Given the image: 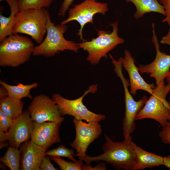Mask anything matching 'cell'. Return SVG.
Masks as SVG:
<instances>
[{
    "instance_id": "1",
    "label": "cell",
    "mask_w": 170,
    "mask_h": 170,
    "mask_svg": "<svg viewBox=\"0 0 170 170\" xmlns=\"http://www.w3.org/2000/svg\"><path fill=\"white\" fill-rule=\"evenodd\" d=\"M105 142L102 146L103 153L97 156L87 155L83 161L90 165L92 162L103 161L118 170H133L136 159V154L130 136L121 142L114 141L105 135Z\"/></svg>"
},
{
    "instance_id": "2",
    "label": "cell",
    "mask_w": 170,
    "mask_h": 170,
    "mask_svg": "<svg viewBox=\"0 0 170 170\" xmlns=\"http://www.w3.org/2000/svg\"><path fill=\"white\" fill-rule=\"evenodd\" d=\"M0 43V65L17 67L28 61L34 44L28 37L19 34L7 37Z\"/></svg>"
},
{
    "instance_id": "3",
    "label": "cell",
    "mask_w": 170,
    "mask_h": 170,
    "mask_svg": "<svg viewBox=\"0 0 170 170\" xmlns=\"http://www.w3.org/2000/svg\"><path fill=\"white\" fill-rule=\"evenodd\" d=\"M46 15V36L40 44L35 46L32 55L49 57L65 50L77 52L79 48L77 43L66 40L64 36L67 29V26L61 24L55 25L51 21L49 12L47 10Z\"/></svg>"
},
{
    "instance_id": "4",
    "label": "cell",
    "mask_w": 170,
    "mask_h": 170,
    "mask_svg": "<svg viewBox=\"0 0 170 170\" xmlns=\"http://www.w3.org/2000/svg\"><path fill=\"white\" fill-rule=\"evenodd\" d=\"M113 30L109 31L98 30V37L89 41H84L77 43L79 48L88 52L86 60L92 65L98 64L102 58L107 57V54L119 44H122L124 40L118 35V21L110 24Z\"/></svg>"
},
{
    "instance_id": "5",
    "label": "cell",
    "mask_w": 170,
    "mask_h": 170,
    "mask_svg": "<svg viewBox=\"0 0 170 170\" xmlns=\"http://www.w3.org/2000/svg\"><path fill=\"white\" fill-rule=\"evenodd\" d=\"M170 91V83L164 82L156 85L153 93L148 98L143 108L137 113L135 121L145 118L157 122L162 126L170 121V107L166 97Z\"/></svg>"
},
{
    "instance_id": "6",
    "label": "cell",
    "mask_w": 170,
    "mask_h": 170,
    "mask_svg": "<svg viewBox=\"0 0 170 170\" xmlns=\"http://www.w3.org/2000/svg\"><path fill=\"white\" fill-rule=\"evenodd\" d=\"M45 8L19 11L16 15L13 34L23 33L39 44L46 32L47 17Z\"/></svg>"
},
{
    "instance_id": "7",
    "label": "cell",
    "mask_w": 170,
    "mask_h": 170,
    "mask_svg": "<svg viewBox=\"0 0 170 170\" xmlns=\"http://www.w3.org/2000/svg\"><path fill=\"white\" fill-rule=\"evenodd\" d=\"M97 90L98 85L93 84L89 87L82 95L76 99H66L57 93L53 94L52 99L57 105L62 116L67 115L73 116L77 120H83L88 122H99L105 120V116L90 111L83 103V99L87 94L90 93L94 94Z\"/></svg>"
},
{
    "instance_id": "8",
    "label": "cell",
    "mask_w": 170,
    "mask_h": 170,
    "mask_svg": "<svg viewBox=\"0 0 170 170\" xmlns=\"http://www.w3.org/2000/svg\"><path fill=\"white\" fill-rule=\"evenodd\" d=\"M108 10V5L105 3L99 2L96 0H85L69 9L68 18L60 24H65L72 20L78 22L80 28L77 35L80 39L84 42L86 40L83 39L82 33L84 26L88 23L93 24V17L95 14L100 13L104 15Z\"/></svg>"
},
{
    "instance_id": "9",
    "label": "cell",
    "mask_w": 170,
    "mask_h": 170,
    "mask_svg": "<svg viewBox=\"0 0 170 170\" xmlns=\"http://www.w3.org/2000/svg\"><path fill=\"white\" fill-rule=\"evenodd\" d=\"M116 73L121 80L124 91L125 110V116L122 120V130L124 139H127L134 131L136 128V116L144 106L148 98L144 95L138 101L135 100L128 89L130 86L129 81L124 77L122 70H117Z\"/></svg>"
},
{
    "instance_id": "10",
    "label": "cell",
    "mask_w": 170,
    "mask_h": 170,
    "mask_svg": "<svg viewBox=\"0 0 170 170\" xmlns=\"http://www.w3.org/2000/svg\"><path fill=\"white\" fill-rule=\"evenodd\" d=\"M27 110L32 121L38 123L51 122L61 124L64 120L55 101L44 94L34 97Z\"/></svg>"
},
{
    "instance_id": "11",
    "label": "cell",
    "mask_w": 170,
    "mask_h": 170,
    "mask_svg": "<svg viewBox=\"0 0 170 170\" xmlns=\"http://www.w3.org/2000/svg\"><path fill=\"white\" fill-rule=\"evenodd\" d=\"M76 130V137L70 144L75 149V156L83 161L87 156L86 152L89 145L98 138L102 133V129L99 122H90L86 123L82 120L73 119Z\"/></svg>"
},
{
    "instance_id": "12",
    "label": "cell",
    "mask_w": 170,
    "mask_h": 170,
    "mask_svg": "<svg viewBox=\"0 0 170 170\" xmlns=\"http://www.w3.org/2000/svg\"><path fill=\"white\" fill-rule=\"evenodd\" d=\"M155 24H152V41L156 50L155 58L150 63L146 65H139L137 66L141 74L147 73L150 77L154 78L156 85L164 82L170 68V55L161 51L158 38L156 34Z\"/></svg>"
},
{
    "instance_id": "13",
    "label": "cell",
    "mask_w": 170,
    "mask_h": 170,
    "mask_svg": "<svg viewBox=\"0 0 170 170\" xmlns=\"http://www.w3.org/2000/svg\"><path fill=\"white\" fill-rule=\"evenodd\" d=\"M33 128V121L27 110H25L14 120L7 132L10 146L18 148L23 143L31 138Z\"/></svg>"
},
{
    "instance_id": "14",
    "label": "cell",
    "mask_w": 170,
    "mask_h": 170,
    "mask_svg": "<svg viewBox=\"0 0 170 170\" xmlns=\"http://www.w3.org/2000/svg\"><path fill=\"white\" fill-rule=\"evenodd\" d=\"M33 123L31 140L36 144L47 149L61 141L59 131L61 123L51 122H33Z\"/></svg>"
},
{
    "instance_id": "15",
    "label": "cell",
    "mask_w": 170,
    "mask_h": 170,
    "mask_svg": "<svg viewBox=\"0 0 170 170\" xmlns=\"http://www.w3.org/2000/svg\"><path fill=\"white\" fill-rule=\"evenodd\" d=\"M124 54V57H122V64L129 75L130 91L131 94L135 95L138 90H141L151 94L156 87L154 84L147 83L141 76L135 64L134 59L129 51L125 50Z\"/></svg>"
},
{
    "instance_id": "16",
    "label": "cell",
    "mask_w": 170,
    "mask_h": 170,
    "mask_svg": "<svg viewBox=\"0 0 170 170\" xmlns=\"http://www.w3.org/2000/svg\"><path fill=\"white\" fill-rule=\"evenodd\" d=\"M20 168L22 170H39L47 149L28 140L20 147Z\"/></svg>"
},
{
    "instance_id": "17",
    "label": "cell",
    "mask_w": 170,
    "mask_h": 170,
    "mask_svg": "<svg viewBox=\"0 0 170 170\" xmlns=\"http://www.w3.org/2000/svg\"><path fill=\"white\" fill-rule=\"evenodd\" d=\"M132 144L136 156L133 170L152 168L163 165V157L143 149L133 141Z\"/></svg>"
},
{
    "instance_id": "18",
    "label": "cell",
    "mask_w": 170,
    "mask_h": 170,
    "mask_svg": "<svg viewBox=\"0 0 170 170\" xmlns=\"http://www.w3.org/2000/svg\"><path fill=\"white\" fill-rule=\"evenodd\" d=\"M6 1L9 5L10 14L8 17L0 14V42L13 34L14 21L17 14L20 11L18 0H0Z\"/></svg>"
},
{
    "instance_id": "19",
    "label": "cell",
    "mask_w": 170,
    "mask_h": 170,
    "mask_svg": "<svg viewBox=\"0 0 170 170\" xmlns=\"http://www.w3.org/2000/svg\"><path fill=\"white\" fill-rule=\"evenodd\" d=\"M127 3L131 2L135 6L136 11L133 17L136 19L143 17L147 13L155 12L166 16L165 11L158 0H125Z\"/></svg>"
},
{
    "instance_id": "20",
    "label": "cell",
    "mask_w": 170,
    "mask_h": 170,
    "mask_svg": "<svg viewBox=\"0 0 170 170\" xmlns=\"http://www.w3.org/2000/svg\"><path fill=\"white\" fill-rule=\"evenodd\" d=\"M0 84L7 90L8 96L21 100L25 98L32 99L31 90L38 85V83L36 82L28 85L18 83L16 85H12L1 80L0 81Z\"/></svg>"
},
{
    "instance_id": "21",
    "label": "cell",
    "mask_w": 170,
    "mask_h": 170,
    "mask_svg": "<svg viewBox=\"0 0 170 170\" xmlns=\"http://www.w3.org/2000/svg\"><path fill=\"white\" fill-rule=\"evenodd\" d=\"M23 106L21 99L9 96L0 99V110L13 120L22 113Z\"/></svg>"
},
{
    "instance_id": "22",
    "label": "cell",
    "mask_w": 170,
    "mask_h": 170,
    "mask_svg": "<svg viewBox=\"0 0 170 170\" xmlns=\"http://www.w3.org/2000/svg\"><path fill=\"white\" fill-rule=\"evenodd\" d=\"M20 152L18 148L10 146L0 162L11 170H18L20 168Z\"/></svg>"
},
{
    "instance_id": "23",
    "label": "cell",
    "mask_w": 170,
    "mask_h": 170,
    "mask_svg": "<svg viewBox=\"0 0 170 170\" xmlns=\"http://www.w3.org/2000/svg\"><path fill=\"white\" fill-rule=\"evenodd\" d=\"M54 0H18L20 11L40 9L50 7Z\"/></svg>"
},
{
    "instance_id": "24",
    "label": "cell",
    "mask_w": 170,
    "mask_h": 170,
    "mask_svg": "<svg viewBox=\"0 0 170 170\" xmlns=\"http://www.w3.org/2000/svg\"><path fill=\"white\" fill-rule=\"evenodd\" d=\"M50 158L59 166L61 170H82L84 164L83 161L79 159L68 162L59 157L50 156Z\"/></svg>"
},
{
    "instance_id": "25",
    "label": "cell",
    "mask_w": 170,
    "mask_h": 170,
    "mask_svg": "<svg viewBox=\"0 0 170 170\" xmlns=\"http://www.w3.org/2000/svg\"><path fill=\"white\" fill-rule=\"evenodd\" d=\"M45 155L50 156L65 157L72 161L76 160L74 157L75 156L74 151L66 148L63 145H60L55 149L46 151Z\"/></svg>"
},
{
    "instance_id": "26",
    "label": "cell",
    "mask_w": 170,
    "mask_h": 170,
    "mask_svg": "<svg viewBox=\"0 0 170 170\" xmlns=\"http://www.w3.org/2000/svg\"><path fill=\"white\" fill-rule=\"evenodd\" d=\"M13 121L14 120L7 116L0 110V131L7 133Z\"/></svg>"
},
{
    "instance_id": "27",
    "label": "cell",
    "mask_w": 170,
    "mask_h": 170,
    "mask_svg": "<svg viewBox=\"0 0 170 170\" xmlns=\"http://www.w3.org/2000/svg\"><path fill=\"white\" fill-rule=\"evenodd\" d=\"M158 136L163 143L170 146V121L162 127Z\"/></svg>"
},
{
    "instance_id": "28",
    "label": "cell",
    "mask_w": 170,
    "mask_h": 170,
    "mask_svg": "<svg viewBox=\"0 0 170 170\" xmlns=\"http://www.w3.org/2000/svg\"><path fill=\"white\" fill-rule=\"evenodd\" d=\"M50 158L48 156L45 155L41 163L39 170H57L50 161Z\"/></svg>"
},
{
    "instance_id": "29",
    "label": "cell",
    "mask_w": 170,
    "mask_h": 170,
    "mask_svg": "<svg viewBox=\"0 0 170 170\" xmlns=\"http://www.w3.org/2000/svg\"><path fill=\"white\" fill-rule=\"evenodd\" d=\"M74 0H64L59 11V15L64 17L67 11L69 9L70 6Z\"/></svg>"
},
{
    "instance_id": "30",
    "label": "cell",
    "mask_w": 170,
    "mask_h": 170,
    "mask_svg": "<svg viewBox=\"0 0 170 170\" xmlns=\"http://www.w3.org/2000/svg\"><path fill=\"white\" fill-rule=\"evenodd\" d=\"M160 3L163 6L166 13V17L162 22H167L170 18V0H160Z\"/></svg>"
},
{
    "instance_id": "31",
    "label": "cell",
    "mask_w": 170,
    "mask_h": 170,
    "mask_svg": "<svg viewBox=\"0 0 170 170\" xmlns=\"http://www.w3.org/2000/svg\"><path fill=\"white\" fill-rule=\"evenodd\" d=\"M107 169L106 165L105 163H101L92 167L90 165L83 164L82 166V170H105Z\"/></svg>"
},
{
    "instance_id": "32",
    "label": "cell",
    "mask_w": 170,
    "mask_h": 170,
    "mask_svg": "<svg viewBox=\"0 0 170 170\" xmlns=\"http://www.w3.org/2000/svg\"><path fill=\"white\" fill-rule=\"evenodd\" d=\"M169 26V29L167 34L163 37L160 41L162 44H167L170 46V18L167 21Z\"/></svg>"
},
{
    "instance_id": "33",
    "label": "cell",
    "mask_w": 170,
    "mask_h": 170,
    "mask_svg": "<svg viewBox=\"0 0 170 170\" xmlns=\"http://www.w3.org/2000/svg\"><path fill=\"white\" fill-rule=\"evenodd\" d=\"M8 96V93L6 89L2 86L0 87V99Z\"/></svg>"
},
{
    "instance_id": "34",
    "label": "cell",
    "mask_w": 170,
    "mask_h": 170,
    "mask_svg": "<svg viewBox=\"0 0 170 170\" xmlns=\"http://www.w3.org/2000/svg\"><path fill=\"white\" fill-rule=\"evenodd\" d=\"M163 165L170 169V156L163 157Z\"/></svg>"
},
{
    "instance_id": "35",
    "label": "cell",
    "mask_w": 170,
    "mask_h": 170,
    "mask_svg": "<svg viewBox=\"0 0 170 170\" xmlns=\"http://www.w3.org/2000/svg\"><path fill=\"white\" fill-rule=\"evenodd\" d=\"M7 140H8L7 133L3 131H0V143L5 142Z\"/></svg>"
},
{
    "instance_id": "36",
    "label": "cell",
    "mask_w": 170,
    "mask_h": 170,
    "mask_svg": "<svg viewBox=\"0 0 170 170\" xmlns=\"http://www.w3.org/2000/svg\"><path fill=\"white\" fill-rule=\"evenodd\" d=\"M166 78L167 83H170V68Z\"/></svg>"
},
{
    "instance_id": "37",
    "label": "cell",
    "mask_w": 170,
    "mask_h": 170,
    "mask_svg": "<svg viewBox=\"0 0 170 170\" xmlns=\"http://www.w3.org/2000/svg\"><path fill=\"white\" fill-rule=\"evenodd\" d=\"M8 143L6 142H3V143H0V149L5 147L6 146H7L8 145Z\"/></svg>"
},
{
    "instance_id": "38",
    "label": "cell",
    "mask_w": 170,
    "mask_h": 170,
    "mask_svg": "<svg viewBox=\"0 0 170 170\" xmlns=\"http://www.w3.org/2000/svg\"><path fill=\"white\" fill-rule=\"evenodd\" d=\"M168 102H169V106H170V99H169V101Z\"/></svg>"
}]
</instances>
